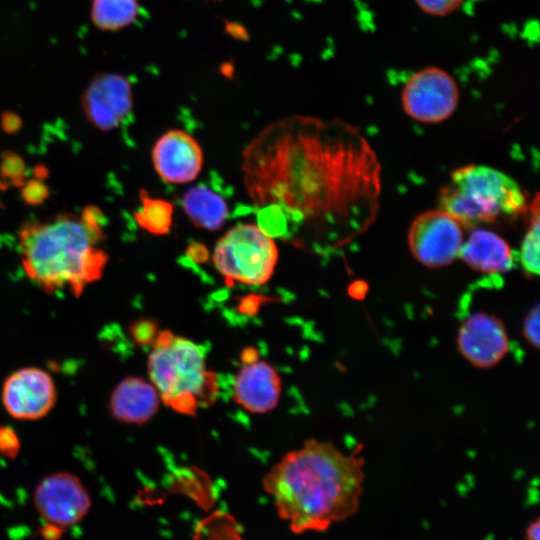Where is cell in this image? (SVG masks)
<instances>
[{"instance_id":"cell-11","label":"cell","mask_w":540,"mask_h":540,"mask_svg":"<svg viewBox=\"0 0 540 540\" xmlns=\"http://www.w3.org/2000/svg\"><path fill=\"white\" fill-rule=\"evenodd\" d=\"M1 400L13 418L33 421L45 417L57 400V389L51 375L39 367H24L4 381Z\"/></svg>"},{"instance_id":"cell-22","label":"cell","mask_w":540,"mask_h":540,"mask_svg":"<svg viewBox=\"0 0 540 540\" xmlns=\"http://www.w3.org/2000/svg\"><path fill=\"white\" fill-rule=\"evenodd\" d=\"M414 2L423 13L444 17L457 11L465 0H414Z\"/></svg>"},{"instance_id":"cell-2","label":"cell","mask_w":540,"mask_h":540,"mask_svg":"<svg viewBox=\"0 0 540 540\" xmlns=\"http://www.w3.org/2000/svg\"><path fill=\"white\" fill-rule=\"evenodd\" d=\"M365 460L330 441L307 439L264 476L263 489L293 533L325 531L352 516L363 492Z\"/></svg>"},{"instance_id":"cell-27","label":"cell","mask_w":540,"mask_h":540,"mask_svg":"<svg viewBox=\"0 0 540 540\" xmlns=\"http://www.w3.org/2000/svg\"><path fill=\"white\" fill-rule=\"evenodd\" d=\"M1 128L7 134L17 133L22 126L21 119L14 113L5 112L1 116Z\"/></svg>"},{"instance_id":"cell-23","label":"cell","mask_w":540,"mask_h":540,"mask_svg":"<svg viewBox=\"0 0 540 540\" xmlns=\"http://www.w3.org/2000/svg\"><path fill=\"white\" fill-rule=\"evenodd\" d=\"M539 315V305L536 304L528 311L522 323L523 338L530 346L534 347L536 350L539 349L540 344Z\"/></svg>"},{"instance_id":"cell-24","label":"cell","mask_w":540,"mask_h":540,"mask_svg":"<svg viewBox=\"0 0 540 540\" xmlns=\"http://www.w3.org/2000/svg\"><path fill=\"white\" fill-rule=\"evenodd\" d=\"M50 192L43 180L33 178L21 186V197L29 205H40L49 196Z\"/></svg>"},{"instance_id":"cell-4","label":"cell","mask_w":540,"mask_h":540,"mask_svg":"<svg viewBox=\"0 0 540 540\" xmlns=\"http://www.w3.org/2000/svg\"><path fill=\"white\" fill-rule=\"evenodd\" d=\"M147 370L161 401L182 415L195 416L217 397V375L207 368L200 347L170 330L158 331Z\"/></svg>"},{"instance_id":"cell-20","label":"cell","mask_w":540,"mask_h":540,"mask_svg":"<svg viewBox=\"0 0 540 540\" xmlns=\"http://www.w3.org/2000/svg\"><path fill=\"white\" fill-rule=\"evenodd\" d=\"M530 222L526 234L518 251V261L522 266L524 273L528 277H534L539 274V196L535 198L530 207Z\"/></svg>"},{"instance_id":"cell-30","label":"cell","mask_w":540,"mask_h":540,"mask_svg":"<svg viewBox=\"0 0 540 540\" xmlns=\"http://www.w3.org/2000/svg\"><path fill=\"white\" fill-rule=\"evenodd\" d=\"M206 1H220V0H206Z\"/></svg>"},{"instance_id":"cell-6","label":"cell","mask_w":540,"mask_h":540,"mask_svg":"<svg viewBox=\"0 0 540 540\" xmlns=\"http://www.w3.org/2000/svg\"><path fill=\"white\" fill-rule=\"evenodd\" d=\"M278 257L275 238L254 223L230 228L218 239L212 253L213 264L225 280L249 286L267 283Z\"/></svg>"},{"instance_id":"cell-16","label":"cell","mask_w":540,"mask_h":540,"mask_svg":"<svg viewBox=\"0 0 540 540\" xmlns=\"http://www.w3.org/2000/svg\"><path fill=\"white\" fill-rule=\"evenodd\" d=\"M458 257L471 269L487 275L507 273L516 262L506 240L485 228H474L470 232L462 243Z\"/></svg>"},{"instance_id":"cell-25","label":"cell","mask_w":540,"mask_h":540,"mask_svg":"<svg viewBox=\"0 0 540 540\" xmlns=\"http://www.w3.org/2000/svg\"><path fill=\"white\" fill-rule=\"evenodd\" d=\"M130 331L133 340L140 345L152 344L158 334L155 322L148 319L134 322Z\"/></svg>"},{"instance_id":"cell-29","label":"cell","mask_w":540,"mask_h":540,"mask_svg":"<svg viewBox=\"0 0 540 540\" xmlns=\"http://www.w3.org/2000/svg\"><path fill=\"white\" fill-rule=\"evenodd\" d=\"M47 175H48V170H47V168H45L44 166H37V167H35V169H34V176H35V178L44 181V178H46Z\"/></svg>"},{"instance_id":"cell-5","label":"cell","mask_w":540,"mask_h":540,"mask_svg":"<svg viewBox=\"0 0 540 540\" xmlns=\"http://www.w3.org/2000/svg\"><path fill=\"white\" fill-rule=\"evenodd\" d=\"M439 205L464 227L518 216L529 208L526 193L512 177L479 164L452 171L439 193Z\"/></svg>"},{"instance_id":"cell-3","label":"cell","mask_w":540,"mask_h":540,"mask_svg":"<svg viewBox=\"0 0 540 540\" xmlns=\"http://www.w3.org/2000/svg\"><path fill=\"white\" fill-rule=\"evenodd\" d=\"M103 239V229L72 214L29 222L19 232L23 268L45 292L67 290L78 297L102 277L108 262L99 246Z\"/></svg>"},{"instance_id":"cell-21","label":"cell","mask_w":540,"mask_h":540,"mask_svg":"<svg viewBox=\"0 0 540 540\" xmlns=\"http://www.w3.org/2000/svg\"><path fill=\"white\" fill-rule=\"evenodd\" d=\"M0 174L16 186L25 183V163L15 152L6 151L1 155Z\"/></svg>"},{"instance_id":"cell-12","label":"cell","mask_w":540,"mask_h":540,"mask_svg":"<svg viewBox=\"0 0 540 540\" xmlns=\"http://www.w3.org/2000/svg\"><path fill=\"white\" fill-rule=\"evenodd\" d=\"M87 120L101 131L117 128L133 109L130 81L118 73H101L88 84L81 99Z\"/></svg>"},{"instance_id":"cell-28","label":"cell","mask_w":540,"mask_h":540,"mask_svg":"<svg viewBox=\"0 0 540 540\" xmlns=\"http://www.w3.org/2000/svg\"><path fill=\"white\" fill-rule=\"evenodd\" d=\"M527 540H540V523L539 520L532 521L526 529Z\"/></svg>"},{"instance_id":"cell-26","label":"cell","mask_w":540,"mask_h":540,"mask_svg":"<svg viewBox=\"0 0 540 540\" xmlns=\"http://www.w3.org/2000/svg\"><path fill=\"white\" fill-rule=\"evenodd\" d=\"M21 448L17 433L9 426H0V454L6 458H15Z\"/></svg>"},{"instance_id":"cell-17","label":"cell","mask_w":540,"mask_h":540,"mask_svg":"<svg viewBox=\"0 0 540 540\" xmlns=\"http://www.w3.org/2000/svg\"><path fill=\"white\" fill-rule=\"evenodd\" d=\"M182 205L190 222L207 231L220 230L229 214L226 200L202 185L190 187L183 196Z\"/></svg>"},{"instance_id":"cell-1","label":"cell","mask_w":540,"mask_h":540,"mask_svg":"<svg viewBox=\"0 0 540 540\" xmlns=\"http://www.w3.org/2000/svg\"><path fill=\"white\" fill-rule=\"evenodd\" d=\"M241 173L257 225L318 256L347 248L379 213L378 157L340 119L291 115L268 124L242 152Z\"/></svg>"},{"instance_id":"cell-9","label":"cell","mask_w":540,"mask_h":540,"mask_svg":"<svg viewBox=\"0 0 540 540\" xmlns=\"http://www.w3.org/2000/svg\"><path fill=\"white\" fill-rule=\"evenodd\" d=\"M33 502L46 523L59 528L78 524L92 506L91 496L81 479L66 471L44 476L34 489Z\"/></svg>"},{"instance_id":"cell-14","label":"cell","mask_w":540,"mask_h":540,"mask_svg":"<svg viewBox=\"0 0 540 540\" xmlns=\"http://www.w3.org/2000/svg\"><path fill=\"white\" fill-rule=\"evenodd\" d=\"M282 392L281 377L265 360L243 362L235 376L233 399L243 409L255 414L272 411Z\"/></svg>"},{"instance_id":"cell-19","label":"cell","mask_w":540,"mask_h":540,"mask_svg":"<svg viewBox=\"0 0 540 540\" xmlns=\"http://www.w3.org/2000/svg\"><path fill=\"white\" fill-rule=\"evenodd\" d=\"M141 206L134 212L136 223L150 234L162 236L170 232L173 224L174 205L162 198L152 197L147 191L139 193Z\"/></svg>"},{"instance_id":"cell-8","label":"cell","mask_w":540,"mask_h":540,"mask_svg":"<svg viewBox=\"0 0 540 540\" xmlns=\"http://www.w3.org/2000/svg\"><path fill=\"white\" fill-rule=\"evenodd\" d=\"M407 241L420 264L441 268L458 257L464 241V226L442 209L428 210L413 220Z\"/></svg>"},{"instance_id":"cell-7","label":"cell","mask_w":540,"mask_h":540,"mask_svg":"<svg viewBox=\"0 0 540 540\" xmlns=\"http://www.w3.org/2000/svg\"><path fill=\"white\" fill-rule=\"evenodd\" d=\"M460 98L455 78L438 66H425L415 71L401 91V103L412 119L434 124L455 112Z\"/></svg>"},{"instance_id":"cell-15","label":"cell","mask_w":540,"mask_h":540,"mask_svg":"<svg viewBox=\"0 0 540 540\" xmlns=\"http://www.w3.org/2000/svg\"><path fill=\"white\" fill-rule=\"evenodd\" d=\"M160 396L151 382L128 376L113 389L108 403L110 415L124 424H145L158 411Z\"/></svg>"},{"instance_id":"cell-10","label":"cell","mask_w":540,"mask_h":540,"mask_svg":"<svg viewBox=\"0 0 540 540\" xmlns=\"http://www.w3.org/2000/svg\"><path fill=\"white\" fill-rule=\"evenodd\" d=\"M456 347L471 366L487 370L505 359L510 350V337L501 318L479 311L467 316L460 324Z\"/></svg>"},{"instance_id":"cell-18","label":"cell","mask_w":540,"mask_h":540,"mask_svg":"<svg viewBox=\"0 0 540 540\" xmlns=\"http://www.w3.org/2000/svg\"><path fill=\"white\" fill-rule=\"evenodd\" d=\"M138 0H92L91 20L103 31H117L131 25L139 14Z\"/></svg>"},{"instance_id":"cell-13","label":"cell","mask_w":540,"mask_h":540,"mask_svg":"<svg viewBox=\"0 0 540 540\" xmlns=\"http://www.w3.org/2000/svg\"><path fill=\"white\" fill-rule=\"evenodd\" d=\"M152 163L157 175L169 184H187L200 174L204 156L199 142L188 132L171 129L155 142Z\"/></svg>"}]
</instances>
